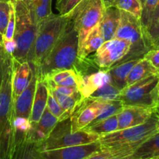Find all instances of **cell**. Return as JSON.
Masks as SVG:
<instances>
[{
  "label": "cell",
  "instance_id": "f907efd6",
  "mask_svg": "<svg viewBox=\"0 0 159 159\" xmlns=\"http://www.w3.org/2000/svg\"><path fill=\"white\" fill-rule=\"evenodd\" d=\"M0 1H2V0H0Z\"/></svg>",
  "mask_w": 159,
  "mask_h": 159
},
{
  "label": "cell",
  "instance_id": "cb8c5ba5",
  "mask_svg": "<svg viewBox=\"0 0 159 159\" xmlns=\"http://www.w3.org/2000/svg\"><path fill=\"white\" fill-rule=\"evenodd\" d=\"M51 79L58 85L78 88L79 76L74 68H68L53 71L42 79Z\"/></svg>",
  "mask_w": 159,
  "mask_h": 159
},
{
  "label": "cell",
  "instance_id": "44dd1931",
  "mask_svg": "<svg viewBox=\"0 0 159 159\" xmlns=\"http://www.w3.org/2000/svg\"><path fill=\"white\" fill-rule=\"evenodd\" d=\"M120 17V10L114 6L106 8L99 23L101 32L105 41L114 38Z\"/></svg>",
  "mask_w": 159,
  "mask_h": 159
},
{
  "label": "cell",
  "instance_id": "8992f818",
  "mask_svg": "<svg viewBox=\"0 0 159 159\" xmlns=\"http://www.w3.org/2000/svg\"><path fill=\"white\" fill-rule=\"evenodd\" d=\"M114 37L127 40L131 44L130 52L123 60L141 58L151 50L141 20L128 12L120 11L119 25Z\"/></svg>",
  "mask_w": 159,
  "mask_h": 159
},
{
  "label": "cell",
  "instance_id": "f6af8a7d",
  "mask_svg": "<svg viewBox=\"0 0 159 159\" xmlns=\"http://www.w3.org/2000/svg\"><path fill=\"white\" fill-rule=\"evenodd\" d=\"M13 1H21V2H24L28 3V4L30 6L31 4V0H13Z\"/></svg>",
  "mask_w": 159,
  "mask_h": 159
},
{
  "label": "cell",
  "instance_id": "d590c367",
  "mask_svg": "<svg viewBox=\"0 0 159 159\" xmlns=\"http://www.w3.org/2000/svg\"><path fill=\"white\" fill-rule=\"evenodd\" d=\"M145 34L151 49L159 46V17L154 24L148 28Z\"/></svg>",
  "mask_w": 159,
  "mask_h": 159
},
{
  "label": "cell",
  "instance_id": "c3c4849f",
  "mask_svg": "<svg viewBox=\"0 0 159 159\" xmlns=\"http://www.w3.org/2000/svg\"><path fill=\"white\" fill-rule=\"evenodd\" d=\"M140 1L141 2V3H142V4H144V2H145V0H140Z\"/></svg>",
  "mask_w": 159,
  "mask_h": 159
},
{
  "label": "cell",
  "instance_id": "f5cc1de1",
  "mask_svg": "<svg viewBox=\"0 0 159 159\" xmlns=\"http://www.w3.org/2000/svg\"><path fill=\"white\" fill-rule=\"evenodd\" d=\"M156 159H159V158H156Z\"/></svg>",
  "mask_w": 159,
  "mask_h": 159
},
{
  "label": "cell",
  "instance_id": "83f0119b",
  "mask_svg": "<svg viewBox=\"0 0 159 159\" xmlns=\"http://www.w3.org/2000/svg\"><path fill=\"white\" fill-rule=\"evenodd\" d=\"M100 100V110L97 117L93 123L102 120L114 115H117L122 110L124 105L120 100Z\"/></svg>",
  "mask_w": 159,
  "mask_h": 159
},
{
  "label": "cell",
  "instance_id": "d6986e66",
  "mask_svg": "<svg viewBox=\"0 0 159 159\" xmlns=\"http://www.w3.org/2000/svg\"><path fill=\"white\" fill-rule=\"evenodd\" d=\"M48 93H49V89L46 82L43 79L37 77L35 94H34L30 116V125L37 124L43 115L47 107Z\"/></svg>",
  "mask_w": 159,
  "mask_h": 159
},
{
  "label": "cell",
  "instance_id": "ee69618b",
  "mask_svg": "<svg viewBox=\"0 0 159 159\" xmlns=\"http://www.w3.org/2000/svg\"><path fill=\"white\" fill-rule=\"evenodd\" d=\"M102 1L106 8H108L110 6H111L112 3H113V0H102Z\"/></svg>",
  "mask_w": 159,
  "mask_h": 159
},
{
  "label": "cell",
  "instance_id": "30bf717a",
  "mask_svg": "<svg viewBox=\"0 0 159 159\" xmlns=\"http://www.w3.org/2000/svg\"><path fill=\"white\" fill-rule=\"evenodd\" d=\"M130 48L128 41L114 37L104 42L91 58L99 69H107L125 58Z\"/></svg>",
  "mask_w": 159,
  "mask_h": 159
},
{
  "label": "cell",
  "instance_id": "ab89813d",
  "mask_svg": "<svg viewBox=\"0 0 159 159\" xmlns=\"http://www.w3.org/2000/svg\"><path fill=\"white\" fill-rule=\"evenodd\" d=\"M113 158L111 153L107 149L102 148L101 150L92 154L85 159H111Z\"/></svg>",
  "mask_w": 159,
  "mask_h": 159
},
{
  "label": "cell",
  "instance_id": "8d00e7d4",
  "mask_svg": "<svg viewBox=\"0 0 159 159\" xmlns=\"http://www.w3.org/2000/svg\"><path fill=\"white\" fill-rule=\"evenodd\" d=\"M13 2V1H12ZM14 31H15V9H14V3L11 9L10 15H9V22H8L6 32L3 35V40H12L14 37Z\"/></svg>",
  "mask_w": 159,
  "mask_h": 159
},
{
  "label": "cell",
  "instance_id": "f546056e",
  "mask_svg": "<svg viewBox=\"0 0 159 159\" xmlns=\"http://www.w3.org/2000/svg\"><path fill=\"white\" fill-rule=\"evenodd\" d=\"M120 91L117 87L111 82H107L92 93L89 98L93 99H103V100H119Z\"/></svg>",
  "mask_w": 159,
  "mask_h": 159
},
{
  "label": "cell",
  "instance_id": "52a82bcc",
  "mask_svg": "<svg viewBox=\"0 0 159 159\" xmlns=\"http://www.w3.org/2000/svg\"><path fill=\"white\" fill-rule=\"evenodd\" d=\"M100 137L95 134L82 130L71 131L70 118L58 121L48 138L37 145L39 151L52 150L73 146L83 145L99 141Z\"/></svg>",
  "mask_w": 159,
  "mask_h": 159
},
{
  "label": "cell",
  "instance_id": "5b68a950",
  "mask_svg": "<svg viewBox=\"0 0 159 159\" xmlns=\"http://www.w3.org/2000/svg\"><path fill=\"white\" fill-rule=\"evenodd\" d=\"M13 3L15 9L13 40L16 48L12 55L16 61L23 62L28 61L37 36V26L28 3L21 1H13Z\"/></svg>",
  "mask_w": 159,
  "mask_h": 159
},
{
  "label": "cell",
  "instance_id": "7dc6e473",
  "mask_svg": "<svg viewBox=\"0 0 159 159\" xmlns=\"http://www.w3.org/2000/svg\"><path fill=\"white\" fill-rule=\"evenodd\" d=\"M155 113H156L157 114H158V117H159V107H158V108L155 109Z\"/></svg>",
  "mask_w": 159,
  "mask_h": 159
},
{
  "label": "cell",
  "instance_id": "9c48e42d",
  "mask_svg": "<svg viewBox=\"0 0 159 159\" xmlns=\"http://www.w3.org/2000/svg\"><path fill=\"white\" fill-rule=\"evenodd\" d=\"M158 80V75H154L127 85L120 91L119 100L124 106H140L155 109L153 91Z\"/></svg>",
  "mask_w": 159,
  "mask_h": 159
},
{
  "label": "cell",
  "instance_id": "8fae6325",
  "mask_svg": "<svg viewBox=\"0 0 159 159\" xmlns=\"http://www.w3.org/2000/svg\"><path fill=\"white\" fill-rule=\"evenodd\" d=\"M100 110V100L83 98L70 117L71 131L84 130L98 116Z\"/></svg>",
  "mask_w": 159,
  "mask_h": 159
},
{
  "label": "cell",
  "instance_id": "816d5d0a",
  "mask_svg": "<svg viewBox=\"0 0 159 159\" xmlns=\"http://www.w3.org/2000/svg\"><path fill=\"white\" fill-rule=\"evenodd\" d=\"M158 47H159V46H158ZM158 47H157V48H158Z\"/></svg>",
  "mask_w": 159,
  "mask_h": 159
},
{
  "label": "cell",
  "instance_id": "74e56055",
  "mask_svg": "<svg viewBox=\"0 0 159 159\" xmlns=\"http://www.w3.org/2000/svg\"><path fill=\"white\" fill-rule=\"evenodd\" d=\"M143 57L152 64V66L156 69L158 76H159V47L149 50Z\"/></svg>",
  "mask_w": 159,
  "mask_h": 159
},
{
  "label": "cell",
  "instance_id": "2e32d148",
  "mask_svg": "<svg viewBox=\"0 0 159 159\" xmlns=\"http://www.w3.org/2000/svg\"><path fill=\"white\" fill-rule=\"evenodd\" d=\"M27 131L14 129V144L11 159H40L37 144L30 139Z\"/></svg>",
  "mask_w": 159,
  "mask_h": 159
},
{
  "label": "cell",
  "instance_id": "6da1fadb",
  "mask_svg": "<svg viewBox=\"0 0 159 159\" xmlns=\"http://www.w3.org/2000/svg\"><path fill=\"white\" fill-rule=\"evenodd\" d=\"M158 132L159 117L155 112L144 124L101 136L99 142L102 148L107 149L113 157L127 156Z\"/></svg>",
  "mask_w": 159,
  "mask_h": 159
},
{
  "label": "cell",
  "instance_id": "f35d334b",
  "mask_svg": "<svg viewBox=\"0 0 159 159\" xmlns=\"http://www.w3.org/2000/svg\"><path fill=\"white\" fill-rule=\"evenodd\" d=\"M9 54H9V53L5 50L3 43H1V44H0V83H1L2 78L3 70H4L5 65H6V60H7Z\"/></svg>",
  "mask_w": 159,
  "mask_h": 159
},
{
  "label": "cell",
  "instance_id": "d4e9b609",
  "mask_svg": "<svg viewBox=\"0 0 159 159\" xmlns=\"http://www.w3.org/2000/svg\"><path fill=\"white\" fill-rule=\"evenodd\" d=\"M131 155L137 159L159 158V132L143 143Z\"/></svg>",
  "mask_w": 159,
  "mask_h": 159
},
{
  "label": "cell",
  "instance_id": "bcb514c9",
  "mask_svg": "<svg viewBox=\"0 0 159 159\" xmlns=\"http://www.w3.org/2000/svg\"><path fill=\"white\" fill-rule=\"evenodd\" d=\"M3 43V36L2 35V34L0 33V44Z\"/></svg>",
  "mask_w": 159,
  "mask_h": 159
},
{
  "label": "cell",
  "instance_id": "9a60e30c",
  "mask_svg": "<svg viewBox=\"0 0 159 159\" xmlns=\"http://www.w3.org/2000/svg\"><path fill=\"white\" fill-rule=\"evenodd\" d=\"M37 75L34 66L32 78L28 86L14 101V118L25 119L30 121L33 101L35 94Z\"/></svg>",
  "mask_w": 159,
  "mask_h": 159
},
{
  "label": "cell",
  "instance_id": "60d3db41",
  "mask_svg": "<svg viewBox=\"0 0 159 159\" xmlns=\"http://www.w3.org/2000/svg\"><path fill=\"white\" fill-rule=\"evenodd\" d=\"M153 99H154V106H155V107L159 105V76H158V82H157L156 85H155V89H154Z\"/></svg>",
  "mask_w": 159,
  "mask_h": 159
},
{
  "label": "cell",
  "instance_id": "277c9868",
  "mask_svg": "<svg viewBox=\"0 0 159 159\" xmlns=\"http://www.w3.org/2000/svg\"><path fill=\"white\" fill-rule=\"evenodd\" d=\"M71 19L52 13L37 25V36L28 61L37 68L65 33Z\"/></svg>",
  "mask_w": 159,
  "mask_h": 159
},
{
  "label": "cell",
  "instance_id": "4316f807",
  "mask_svg": "<svg viewBox=\"0 0 159 159\" xmlns=\"http://www.w3.org/2000/svg\"><path fill=\"white\" fill-rule=\"evenodd\" d=\"M51 2L52 0H31V12L37 26L52 13Z\"/></svg>",
  "mask_w": 159,
  "mask_h": 159
},
{
  "label": "cell",
  "instance_id": "681fc988",
  "mask_svg": "<svg viewBox=\"0 0 159 159\" xmlns=\"http://www.w3.org/2000/svg\"><path fill=\"white\" fill-rule=\"evenodd\" d=\"M158 107H159V105H158V106H157V107H155V109H156V108H158Z\"/></svg>",
  "mask_w": 159,
  "mask_h": 159
},
{
  "label": "cell",
  "instance_id": "7402d4cb",
  "mask_svg": "<svg viewBox=\"0 0 159 159\" xmlns=\"http://www.w3.org/2000/svg\"><path fill=\"white\" fill-rule=\"evenodd\" d=\"M158 75L156 69L147 59L141 57L132 68L127 79V85H133L151 75Z\"/></svg>",
  "mask_w": 159,
  "mask_h": 159
},
{
  "label": "cell",
  "instance_id": "e0dca14e",
  "mask_svg": "<svg viewBox=\"0 0 159 159\" xmlns=\"http://www.w3.org/2000/svg\"><path fill=\"white\" fill-rule=\"evenodd\" d=\"M57 122L58 119L46 107L38 122L34 125H30V128L27 131L28 137L33 142L38 145L48 138Z\"/></svg>",
  "mask_w": 159,
  "mask_h": 159
},
{
  "label": "cell",
  "instance_id": "ba28073f",
  "mask_svg": "<svg viewBox=\"0 0 159 159\" xmlns=\"http://www.w3.org/2000/svg\"><path fill=\"white\" fill-rule=\"evenodd\" d=\"M106 7L102 0H84L70 16L78 33L79 52L90 31L101 21Z\"/></svg>",
  "mask_w": 159,
  "mask_h": 159
},
{
  "label": "cell",
  "instance_id": "3957f363",
  "mask_svg": "<svg viewBox=\"0 0 159 159\" xmlns=\"http://www.w3.org/2000/svg\"><path fill=\"white\" fill-rule=\"evenodd\" d=\"M79 60L78 33L71 20L58 41L50 51L40 66L35 68L37 77L43 79L53 71L75 68Z\"/></svg>",
  "mask_w": 159,
  "mask_h": 159
},
{
  "label": "cell",
  "instance_id": "f1b7e54d",
  "mask_svg": "<svg viewBox=\"0 0 159 159\" xmlns=\"http://www.w3.org/2000/svg\"><path fill=\"white\" fill-rule=\"evenodd\" d=\"M51 92L54 95V98L56 99L57 102H58L61 108L62 109V110L65 112V113L68 117H71L74 110H75L80 101L83 99L82 96H65V95L60 94V93L53 91V90H51Z\"/></svg>",
  "mask_w": 159,
  "mask_h": 159
},
{
  "label": "cell",
  "instance_id": "603a6c76",
  "mask_svg": "<svg viewBox=\"0 0 159 159\" xmlns=\"http://www.w3.org/2000/svg\"><path fill=\"white\" fill-rule=\"evenodd\" d=\"M104 42L105 40L101 32L99 23L90 31L86 37L82 48L79 52V57L80 58H85L92 53L96 52Z\"/></svg>",
  "mask_w": 159,
  "mask_h": 159
},
{
  "label": "cell",
  "instance_id": "7a4b0ae2",
  "mask_svg": "<svg viewBox=\"0 0 159 159\" xmlns=\"http://www.w3.org/2000/svg\"><path fill=\"white\" fill-rule=\"evenodd\" d=\"M12 61V55L9 54L0 83V159H11L14 144Z\"/></svg>",
  "mask_w": 159,
  "mask_h": 159
},
{
  "label": "cell",
  "instance_id": "ffe728a7",
  "mask_svg": "<svg viewBox=\"0 0 159 159\" xmlns=\"http://www.w3.org/2000/svg\"><path fill=\"white\" fill-rule=\"evenodd\" d=\"M140 59L141 58H133L120 61L111 68L106 69L110 75L111 83L120 90L125 88L127 85V79L130 70Z\"/></svg>",
  "mask_w": 159,
  "mask_h": 159
},
{
  "label": "cell",
  "instance_id": "1f68e13d",
  "mask_svg": "<svg viewBox=\"0 0 159 159\" xmlns=\"http://www.w3.org/2000/svg\"><path fill=\"white\" fill-rule=\"evenodd\" d=\"M13 6L12 0L0 1V33L4 35L9 22L11 9Z\"/></svg>",
  "mask_w": 159,
  "mask_h": 159
},
{
  "label": "cell",
  "instance_id": "d6a6232c",
  "mask_svg": "<svg viewBox=\"0 0 159 159\" xmlns=\"http://www.w3.org/2000/svg\"><path fill=\"white\" fill-rule=\"evenodd\" d=\"M84 0H56V9L59 15L70 18L77 6Z\"/></svg>",
  "mask_w": 159,
  "mask_h": 159
},
{
  "label": "cell",
  "instance_id": "5bb4252c",
  "mask_svg": "<svg viewBox=\"0 0 159 159\" xmlns=\"http://www.w3.org/2000/svg\"><path fill=\"white\" fill-rule=\"evenodd\" d=\"M34 71V65L28 61L20 62L12 61V89L13 102L28 86Z\"/></svg>",
  "mask_w": 159,
  "mask_h": 159
},
{
  "label": "cell",
  "instance_id": "e575fe53",
  "mask_svg": "<svg viewBox=\"0 0 159 159\" xmlns=\"http://www.w3.org/2000/svg\"><path fill=\"white\" fill-rule=\"evenodd\" d=\"M47 108L48 109L50 112L54 115V116L58 119V121L65 120L68 119V117L65 112L62 110L61 107L59 106L58 102H57L56 99L54 98V95L49 89V93H48V102H47Z\"/></svg>",
  "mask_w": 159,
  "mask_h": 159
},
{
  "label": "cell",
  "instance_id": "836d02e7",
  "mask_svg": "<svg viewBox=\"0 0 159 159\" xmlns=\"http://www.w3.org/2000/svg\"><path fill=\"white\" fill-rule=\"evenodd\" d=\"M158 0H145L143 4L142 14L141 16V23L142 24L144 31L147 30L149 24H150L151 19H152V14L154 10L157 6Z\"/></svg>",
  "mask_w": 159,
  "mask_h": 159
},
{
  "label": "cell",
  "instance_id": "b9f144b4",
  "mask_svg": "<svg viewBox=\"0 0 159 159\" xmlns=\"http://www.w3.org/2000/svg\"><path fill=\"white\" fill-rule=\"evenodd\" d=\"M158 17H159V0L158 2V3H157V6H156V7H155V10H154L153 14H152V19H151V22H150V24H149L148 27L150 26H152V24H154V23L157 21V20L158 19Z\"/></svg>",
  "mask_w": 159,
  "mask_h": 159
},
{
  "label": "cell",
  "instance_id": "7c38bea8",
  "mask_svg": "<svg viewBox=\"0 0 159 159\" xmlns=\"http://www.w3.org/2000/svg\"><path fill=\"white\" fill-rule=\"evenodd\" d=\"M101 149L100 143L97 141L83 145L38 152L40 159H85Z\"/></svg>",
  "mask_w": 159,
  "mask_h": 159
},
{
  "label": "cell",
  "instance_id": "484cf974",
  "mask_svg": "<svg viewBox=\"0 0 159 159\" xmlns=\"http://www.w3.org/2000/svg\"><path fill=\"white\" fill-rule=\"evenodd\" d=\"M84 130L97 134L99 137L116 131L118 130L117 115H114L98 122L92 123L85 127Z\"/></svg>",
  "mask_w": 159,
  "mask_h": 159
},
{
  "label": "cell",
  "instance_id": "4fadbf2b",
  "mask_svg": "<svg viewBox=\"0 0 159 159\" xmlns=\"http://www.w3.org/2000/svg\"><path fill=\"white\" fill-rule=\"evenodd\" d=\"M155 112L152 107L124 106L117 114L118 130L129 128L145 123Z\"/></svg>",
  "mask_w": 159,
  "mask_h": 159
},
{
  "label": "cell",
  "instance_id": "4dcf8cb0",
  "mask_svg": "<svg viewBox=\"0 0 159 159\" xmlns=\"http://www.w3.org/2000/svg\"><path fill=\"white\" fill-rule=\"evenodd\" d=\"M111 6L120 11L128 12L141 20L143 4L140 0H113Z\"/></svg>",
  "mask_w": 159,
  "mask_h": 159
},
{
  "label": "cell",
  "instance_id": "7bdbcfd3",
  "mask_svg": "<svg viewBox=\"0 0 159 159\" xmlns=\"http://www.w3.org/2000/svg\"><path fill=\"white\" fill-rule=\"evenodd\" d=\"M111 159H137L134 158L131 155H127V156H123V157H113Z\"/></svg>",
  "mask_w": 159,
  "mask_h": 159
},
{
  "label": "cell",
  "instance_id": "ac0fdd59",
  "mask_svg": "<svg viewBox=\"0 0 159 159\" xmlns=\"http://www.w3.org/2000/svg\"><path fill=\"white\" fill-rule=\"evenodd\" d=\"M110 82V78L107 70L99 69L90 74L79 76L78 89L82 98H89L96 90Z\"/></svg>",
  "mask_w": 159,
  "mask_h": 159
}]
</instances>
